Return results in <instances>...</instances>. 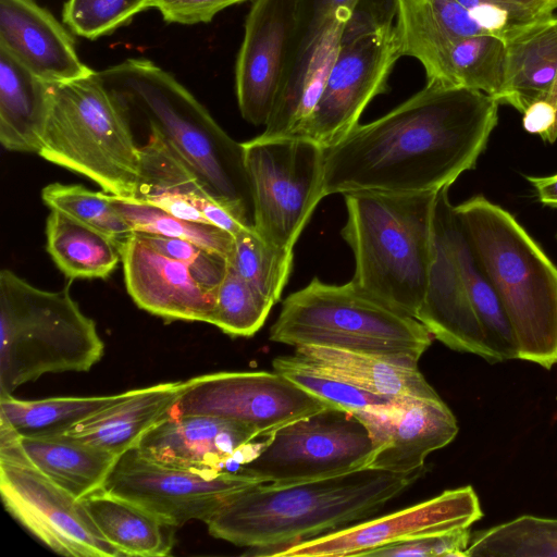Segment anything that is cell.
I'll return each instance as SVG.
<instances>
[{
    "instance_id": "6da1fadb",
    "label": "cell",
    "mask_w": 557,
    "mask_h": 557,
    "mask_svg": "<svg viewBox=\"0 0 557 557\" xmlns=\"http://www.w3.org/2000/svg\"><path fill=\"white\" fill-rule=\"evenodd\" d=\"M499 102L479 90L426 85L324 149L323 196L359 190L438 191L475 168Z\"/></svg>"
},
{
    "instance_id": "7a4b0ae2",
    "label": "cell",
    "mask_w": 557,
    "mask_h": 557,
    "mask_svg": "<svg viewBox=\"0 0 557 557\" xmlns=\"http://www.w3.org/2000/svg\"><path fill=\"white\" fill-rule=\"evenodd\" d=\"M424 470L366 467L289 484L258 483L236 493L206 524L212 536L260 555L372 518Z\"/></svg>"
},
{
    "instance_id": "3957f363",
    "label": "cell",
    "mask_w": 557,
    "mask_h": 557,
    "mask_svg": "<svg viewBox=\"0 0 557 557\" xmlns=\"http://www.w3.org/2000/svg\"><path fill=\"white\" fill-rule=\"evenodd\" d=\"M125 108H134L197 173L208 191L242 224L255 210L243 143L234 140L170 73L146 59L98 71Z\"/></svg>"
},
{
    "instance_id": "277c9868",
    "label": "cell",
    "mask_w": 557,
    "mask_h": 557,
    "mask_svg": "<svg viewBox=\"0 0 557 557\" xmlns=\"http://www.w3.org/2000/svg\"><path fill=\"white\" fill-rule=\"evenodd\" d=\"M478 265L515 334L518 359L557 366V267L516 218L482 195L457 206Z\"/></svg>"
},
{
    "instance_id": "5b68a950",
    "label": "cell",
    "mask_w": 557,
    "mask_h": 557,
    "mask_svg": "<svg viewBox=\"0 0 557 557\" xmlns=\"http://www.w3.org/2000/svg\"><path fill=\"white\" fill-rule=\"evenodd\" d=\"M437 191L344 194L342 236L355 258L354 285L370 297L416 318L433 260Z\"/></svg>"
},
{
    "instance_id": "8992f818",
    "label": "cell",
    "mask_w": 557,
    "mask_h": 557,
    "mask_svg": "<svg viewBox=\"0 0 557 557\" xmlns=\"http://www.w3.org/2000/svg\"><path fill=\"white\" fill-rule=\"evenodd\" d=\"M437 191L433 213V260L416 315L448 348L491 364L518 359L513 331L480 269L448 196Z\"/></svg>"
},
{
    "instance_id": "52a82bcc",
    "label": "cell",
    "mask_w": 557,
    "mask_h": 557,
    "mask_svg": "<svg viewBox=\"0 0 557 557\" xmlns=\"http://www.w3.org/2000/svg\"><path fill=\"white\" fill-rule=\"evenodd\" d=\"M0 272V395L48 373L87 372L103 356L96 323L70 294Z\"/></svg>"
},
{
    "instance_id": "ba28073f",
    "label": "cell",
    "mask_w": 557,
    "mask_h": 557,
    "mask_svg": "<svg viewBox=\"0 0 557 557\" xmlns=\"http://www.w3.org/2000/svg\"><path fill=\"white\" fill-rule=\"evenodd\" d=\"M37 154L87 177L107 194L135 196L140 146L134 140L126 108L97 71L51 84Z\"/></svg>"
},
{
    "instance_id": "9c48e42d",
    "label": "cell",
    "mask_w": 557,
    "mask_h": 557,
    "mask_svg": "<svg viewBox=\"0 0 557 557\" xmlns=\"http://www.w3.org/2000/svg\"><path fill=\"white\" fill-rule=\"evenodd\" d=\"M432 334L416 318L358 289L313 277L288 295L270 329V341L294 347L324 346L418 366Z\"/></svg>"
},
{
    "instance_id": "30bf717a",
    "label": "cell",
    "mask_w": 557,
    "mask_h": 557,
    "mask_svg": "<svg viewBox=\"0 0 557 557\" xmlns=\"http://www.w3.org/2000/svg\"><path fill=\"white\" fill-rule=\"evenodd\" d=\"M255 231L281 248L294 245L324 197V148L299 137L258 136L243 143Z\"/></svg>"
},
{
    "instance_id": "8fae6325",
    "label": "cell",
    "mask_w": 557,
    "mask_h": 557,
    "mask_svg": "<svg viewBox=\"0 0 557 557\" xmlns=\"http://www.w3.org/2000/svg\"><path fill=\"white\" fill-rule=\"evenodd\" d=\"M373 454L366 424L351 411L326 407L275 430L239 470L261 483L289 484L366 468Z\"/></svg>"
},
{
    "instance_id": "7c38bea8",
    "label": "cell",
    "mask_w": 557,
    "mask_h": 557,
    "mask_svg": "<svg viewBox=\"0 0 557 557\" xmlns=\"http://www.w3.org/2000/svg\"><path fill=\"white\" fill-rule=\"evenodd\" d=\"M261 483L242 470L199 471L153 461L132 448L119 456L103 488L175 528L207 523L236 493Z\"/></svg>"
},
{
    "instance_id": "4fadbf2b",
    "label": "cell",
    "mask_w": 557,
    "mask_h": 557,
    "mask_svg": "<svg viewBox=\"0 0 557 557\" xmlns=\"http://www.w3.org/2000/svg\"><path fill=\"white\" fill-rule=\"evenodd\" d=\"M332 407L283 374L216 372L184 381L171 416H211L243 423L263 438L290 421Z\"/></svg>"
},
{
    "instance_id": "5bb4252c",
    "label": "cell",
    "mask_w": 557,
    "mask_h": 557,
    "mask_svg": "<svg viewBox=\"0 0 557 557\" xmlns=\"http://www.w3.org/2000/svg\"><path fill=\"white\" fill-rule=\"evenodd\" d=\"M401 57L395 25L341 44L323 92L299 138L322 148L339 143L371 100L387 91L389 74Z\"/></svg>"
},
{
    "instance_id": "9a60e30c",
    "label": "cell",
    "mask_w": 557,
    "mask_h": 557,
    "mask_svg": "<svg viewBox=\"0 0 557 557\" xmlns=\"http://www.w3.org/2000/svg\"><path fill=\"white\" fill-rule=\"evenodd\" d=\"M4 508L55 553L73 557H119L81 499L33 466L0 462Z\"/></svg>"
},
{
    "instance_id": "2e32d148",
    "label": "cell",
    "mask_w": 557,
    "mask_h": 557,
    "mask_svg": "<svg viewBox=\"0 0 557 557\" xmlns=\"http://www.w3.org/2000/svg\"><path fill=\"white\" fill-rule=\"evenodd\" d=\"M482 517L475 491L466 485L446 490L398 511L285 546L271 556H369L373 550L392 544L468 529Z\"/></svg>"
},
{
    "instance_id": "e0dca14e",
    "label": "cell",
    "mask_w": 557,
    "mask_h": 557,
    "mask_svg": "<svg viewBox=\"0 0 557 557\" xmlns=\"http://www.w3.org/2000/svg\"><path fill=\"white\" fill-rule=\"evenodd\" d=\"M300 17V0H255L245 22L235 69L242 116L265 125L289 58Z\"/></svg>"
},
{
    "instance_id": "ac0fdd59",
    "label": "cell",
    "mask_w": 557,
    "mask_h": 557,
    "mask_svg": "<svg viewBox=\"0 0 557 557\" xmlns=\"http://www.w3.org/2000/svg\"><path fill=\"white\" fill-rule=\"evenodd\" d=\"M354 413L366 424L374 444L368 467L409 473L425 469V458L451 443L457 419L440 398L395 397Z\"/></svg>"
},
{
    "instance_id": "d6986e66",
    "label": "cell",
    "mask_w": 557,
    "mask_h": 557,
    "mask_svg": "<svg viewBox=\"0 0 557 557\" xmlns=\"http://www.w3.org/2000/svg\"><path fill=\"white\" fill-rule=\"evenodd\" d=\"M267 438L243 423L218 417L170 416L150 430L136 448L163 465L218 472L252 460Z\"/></svg>"
},
{
    "instance_id": "ffe728a7",
    "label": "cell",
    "mask_w": 557,
    "mask_h": 557,
    "mask_svg": "<svg viewBox=\"0 0 557 557\" xmlns=\"http://www.w3.org/2000/svg\"><path fill=\"white\" fill-rule=\"evenodd\" d=\"M347 12L300 26L267 122L265 138L300 137L338 53Z\"/></svg>"
},
{
    "instance_id": "44dd1931",
    "label": "cell",
    "mask_w": 557,
    "mask_h": 557,
    "mask_svg": "<svg viewBox=\"0 0 557 557\" xmlns=\"http://www.w3.org/2000/svg\"><path fill=\"white\" fill-rule=\"evenodd\" d=\"M123 239L125 285L140 309L165 320L210 323L215 293L206 288L185 263L161 253L136 233Z\"/></svg>"
},
{
    "instance_id": "7402d4cb",
    "label": "cell",
    "mask_w": 557,
    "mask_h": 557,
    "mask_svg": "<svg viewBox=\"0 0 557 557\" xmlns=\"http://www.w3.org/2000/svg\"><path fill=\"white\" fill-rule=\"evenodd\" d=\"M134 199L180 219L213 224L232 235L248 227L213 198L197 173L153 128H150L147 143L140 146V170Z\"/></svg>"
},
{
    "instance_id": "603a6c76",
    "label": "cell",
    "mask_w": 557,
    "mask_h": 557,
    "mask_svg": "<svg viewBox=\"0 0 557 557\" xmlns=\"http://www.w3.org/2000/svg\"><path fill=\"white\" fill-rule=\"evenodd\" d=\"M0 48L49 84L95 72L78 58L70 33L35 0H0Z\"/></svg>"
},
{
    "instance_id": "cb8c5ba5",
    "label": "cell",
    "mask_w": 557,
    "mask_h": 557,
    "mask_svg": "<svg viewBox=\"0 0 557 557\" xmlns=\"http://www.w3.org/2000/svg\"><path fill=\"white\" fill-rule=\"evenodd\" d=\"M184 381L131 389L117 404L74 425L65 434L116 456L136 448L143 437L171 416Z\"/></svg>"
},
{
    "instance_id": "d4e9b609",
    "label": "cell",
    "mask_w": 557,
    "mask_h": 557,
    "mask_svg": "<svg viewBox=\"0 0 557 557\" xmlns=\"http://www.w3.org/2000/svg\"><path fill=\"white\" fill-rule=\"evenodd\" d=\"M295 355L312 369L386 397L440 398L418 366L324 346L300 345Z\"/></svg>"
},
{
    "instance_id": "484cf974",
    "label": "cell",
    "mask_w": 557,
    "mask_h": 557,
    "mask_svg": "<svg viewBox=\"0 0 557 557\" xmlns=\"http://www.w3.org/2000/svg\"><path fill=\"white\" fill-rule=\"evenodd\" d=\"M25 463L81 499L103 488L119 456L67 434L21 436Z\"/></svg>"
},
{
    "instance_id": "4316f807",
    "label": "cell",
    "mask_w": 557,
    "mask_h": 557,
    "mask_svg": "<svg viewBox=\"0 0 557 557\" xmlns=\"http://www.w3.org/2000/svg\"><path fill=\"white\" fill-rule=\"evenodd\" d=\"M51 84L0 48V141L9 151L38 153Z\"/></svg>"
},
{
    "instance_id": "83f0119b",
    "label": "cell",
    "mask_w": 557,
    "mask_h": 557,
    "mask_svg": "<svg viewBox=\"0 0 557 557\" xmlns=\"http://www.w3.org/2000/svg\"><path fill=\"white\" fill-rule=\"evenodd\" d=\"M418 61L425 70L426 82L479 90L497 101L500 98L507 50L505 42L495 36L485 33L469 36L438 48Z\"/></svg>"
},
{
    "instance_id": "f1b7e54d",
    "label": "cell",
    "mask_w": 557,
    "mask_h": 557,
    "mask_svg": "<svg viewBox=\"0 0 557 557\" xmlns=\"http://www.w3.org/2000/svg\"><path fill=\"white\" fill-rule=\"evenodd\" d=\"M506 76L499 103L521 114L534 102L545 99L557 78V15L505 44Z\"/></svg>"
},
{
    "instance_id": "f546056e",
    "label": "cell",
    "mask_w": 557,
    "mask_h": 557,
    "mask_svg": "<svg viewBox=\"0 0 557 557\" xmlns=\"http://www.w3.org/2000/svg\"><path fill=\"white\" fill-rule=\"evenodd\" d=\"M81 500L102 535L122 556L158 557L171 554L174 525L104 490Z\"/></svg>"
},
{
    "instance_id": "4dcf8cb0",
    "label": "cell",
    "mask_w": 557,
    "mask_h": 557,
    "mask_svg": "<svg viewBox=\"0 0 557 557\" xmlns=\"http://www.w3.org/2000/svg\"><path fill=\"white\" fill-rule=\"evenodd\" d=\"M47 251L71 278H106L121 261V238L109 236L60 211L46 223Z\"/></svg>"
},
{
    "instance_id": "1f68e13d",
    "label": "cell",
    "mask_w": 557,
    "mask_h": 557,
    "mask_svg": "<svg viewBox=\"0 0 557 557\" xmlns=\"http://www.w3.org/2000/svg\"><path fill=\"white\" fill-rule=\"evenodd\" d=\"M128 392L89 397H52L23 400L0 395V416L21 436H51L66 433L74 425L123 400Z\"/></svg>"
},
{
    "instance_id": "d6a6232c",
    "label": "cell",
    "mask_w": 557,
    "mask_h": 557,
    "mask_svg": "<svg viewBox=\"0 0 557 557\" xmlns=\"http://www.w3.org/2000/svg\"><path fill=\"white\" fill-rule=\"evenodd\" d=\"M467 557H557V519L520 516L471 533Z\"/></svg>"
},
{
    "instance_id": "836d02e7",
    "label": "cell",
    "mask_w": 557,
    "mask_h": 557,
    "mask_svg": "<svg viewBox=\"0 0 557 557\" xmlns=\"http://www.w3.org/2000/svg\"><path fill=\"white\" fill-rule=\"evenodd\" d=\"M106 197L128 222L134 233L189 240L224 257L227 261L233 255L234 235L219 226L180 219L134 198L107 193Z\"/></svg>"
},
{
    "instance_id": "e575fe53",
    "label": "cell",
    "mask_w": 557,
    "mask_h": 557,
    "mask_svg": "<svg viewBox=\"0 0 557 557\" xmlns=\"http://www.w3.org/2000/svg\"><path fill=\"white\" fill-rule=\"evenodd\" d=\"M293 249L281 248L262 238L252 227L234 235V250L227 261L250 285L274 305L293 270Z\"/></svg>"
},
{
    "instance_id": "d590c367",
    "label": "cell",
    "mask_w": 557,
    "mask_h": 557,
    "mask_svg": "<svg viewBox=\"0 0 557 557\" xmlns=\"http://www.w3.org/2000/svg\"><path fill=\"white\" fill-rule=\"evenodd\" d=\"M273 306L227 262L225 275L215 292L210 324L231 336L250 337L262 327Z\"/></svg>"
},
{
    "instance_id": "8d00e7d4",
    "label": "cell",
    "mask_w": 557,
    "mask_h": 557,
    "mask_svg": "<svg viewBox=\"0 0 557 557\" xmlns=\"http://www.w3.org/2000/svg\"><path fill=\"white\" fill-rule=\"evenodd\" d=\"M41 199L50 210L60 211L114 238L133 230L106 197L78 184L52 183L41 190Z\"/></svg>"
},
{
    "instance_id": "74e56055",
    "label": "cell",
    "mask_w": 557,
    "mask_h": 557,
    "mask_svg": "<svg viewBox=\"0 0 557 557\" xmlns=\"http://www.w3.org/2000/svg\"><path fill=\"white\" fill-rule=\"evenodd\" d=\"M272 366L273 370L306 392L339 409L354 412L393 399L323 374L305 363L296 355L277 357L272 361Z\"/></svg>"
},
{
    "instance_id": "f35d334b",
    "label": "cell",
    "mask_w": 557,
    "mask_h": 557,
    "mask_svg": "<svg viewBox=\"0 0 557 557\" xmlns=\"http://www.w3.org/2000/svg\"><path fill=\"white\" fill-rule=\"evenodd\" d=\"M150 0H67L63 22L84 38L97 39L126 24L138 12L149 9Z\"/></svg>"
},
{
    "instance_id": "ab89813d",
    "label": "cell",
    "mask_w": 557,
    "mask_h": 557,
    "mask_svg": "<svg viewBox=\"0 0 557 557\" xmlns=\"http://www.w3.org/2000/svg\"><path fill=\"white\" fill-rule=\"evenodd\" d=\"M457 1L486 34L502 39L505 44L544 21L513 0Z\"/></svg>"
},
{
    "instance_id": "60d3db41",
    "label": "cell",
    "mask_w": 557,
    "mask_h": 557,
    "mask_svg": "<svg viewBox=\"0 0 557 557\" xmlns=\"http://www.w3.org/2000/svg\"><path fill=\"white\" fill-rule=\"evenodd\" d=\"M136 234L161 253L185 263L206 288L216 292L227 268V260L224 257L189 240Z\"/></svg>"
},
{
    "instance_id": "b9f144b4",
    "label": "cell",
    "mask_w": 557,
    "mask_h": 557,
    "mask_svg": "<svg viewBox=\"0 0 557 557\" xmlns=\"http://www.w3.org/2000/svg\"><path fill=\"white\" fill-rule=\"evenodd\" d=\"M470 540L471 532L469 528L460 529L447 533L428 535L392 544L373 550L369 556L466 557V550L469 546Z\"/></svg>"
},
{
    "instance_id": "7bdbcfd3",
    "label": "cell",
    "mask_w": 557,
    "mask_h": 557,
    "mask_svg": "<svg viewBox=\"0 0 557 557\" xmlns=\"http://www.w3.org/2000/svg\"><path fill=\"white\" fill-rule=\"evenodd\" d=\"M246 0H150L164 21L180 24L210 22L216 13Z\"/></svg>"
},
{
    "instance_id": "ee69618b",
    "label": "cell",
    "mask_w": 557,
    "mask_h": 557,
    "mask_svg": "<svg viewBox=\"0 0 557 557\" xmlns=\"http://www.w3.org/2000/svg\"><path fill=\"white\" fill-rule=\"evenodd\" d=\"M396 16V0H359L345 25L342 42L380 27L393 25Z\"/></svg>"
},
{
    "instance_id": "f6af8a7d",
    "label": "cell",
    "mask_w": 557,
    "mask_h": 557,
    "mask_svg": "<svg viewBox=\"0 0 557 557\" xmlns=\"http://www.w3.org/2000/svg\"><path fill=\"white\" fill-rule=\"evenodd\" d=\"M359 0H300L299 25L319 23L339 12L352 14Z\"/></svg>"
},
{
    "instance_id": "bcb514c9",
    "label": "cell",
    "mask_w": 557,
    "mask_h": 557,
    "mask_svg": "<svg viewBox=\"0 0 557 557\" xmlns=\"http://www.w3.org/2000/svg\"><path fill=\"white\" fill-rule=\"evenodd\" d=\"M539 201L546 207L557 208V173L548 176H527Z\"/></svg>"
},
{
    "instance_id": "7dc6e473",
    "label": "cell",
    "mask_w": 557,
    "mask_h": 557,
    "mask_svg": "<svg viewBox=\"0 0 557 557\" xmlns=\"http://www.w3.org/2000/svg\"><path fill=\"white\" fill-rule=\"evenodd\" d=\"M535 16L540 18H548L554 15L557 9V0H513Z\"/></svg>"
},
{
    "instance_id": "c3c4849f",
    "label": "cell",
    "mask_w": 557,
    "mask_h": 557,
    "mask_svg": "<svg viewBox=\"0 0 557 557\" xmlns=\"http://www.w3.org/2000/svg\"><path fill=\"white\" fill-rule=\"evenodd\" d=\"M543 100H546L557 112V78H556V82L554 84L552 91Z\"/></svg>"
}]
</instances>
